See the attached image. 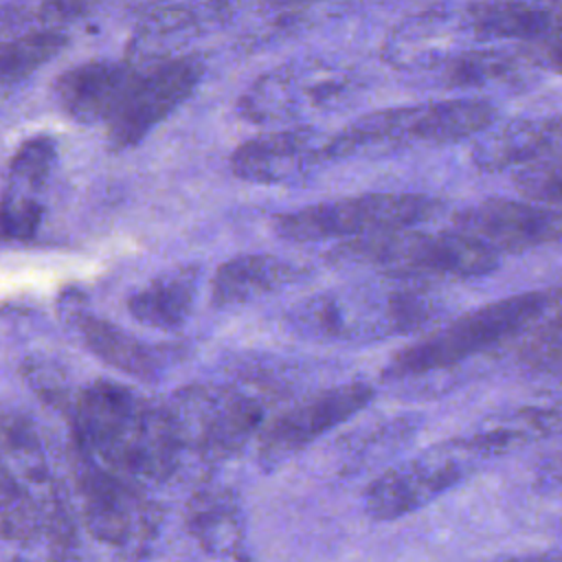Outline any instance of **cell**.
<instances>
[{"label": "cell", "mask_w": 562, "mask_h": 562, "mask_svg": "<svg viewBox=\"0 0 562 562\" xmlns=\"http://www.w3.org/2000/svg\"><path fill=\"white\" fill-rule=\"evenodd\" d=\"M72 323L88 351L116 371L136 378H154L160 371L158 353L114 323L83 312L75 314Z\"/></svg>", "instance_id": "20"}, {"label": "cell", "mask_w": 562, "mask_h": 562, "mask_svg": "<svg viewBox=\"0 0 562 562\" xmlns=\"http://www.w3.org/2000/svg\"><path fill=\"white\" fill-rule=\"evenodd\" d=\"M525 66L529 64L516 48H476L450 53L437 70L441 83L448 88H487L518 83Z\"/></svg>", "instance_id": "21"}, {"label": "cell", "mask_w": 562, "mask_h": 562, "mask_svg": "<svg viewBox=\"0 0 562 562\" xmlns=\"http://www.w3.org/2000/svg\"><path fill=\"white\" fill-rule=\"evenodd\" d=\"M516 53L536 68H544L562 75V35L516 44Z\"/></svg>", "instance_id": "29"}, {"label": "cell", "mask_w": 562, "mask_h": 562, "mask_svg": "<svg viewBox=\"0 0 562 562\" xmlns=\"http://www.w3.org/2000/svg\"><path fill=\"white\" fill-rule=\"evenodd\" d=\"M542 485H549L553 490H562V454L551 457L549 461L542 463L540 474H538Z\"/></svg>", "instance_id": "31"}, {"label": "cell", "mask_w": 562, "mask_h": 562, "mask_svg": "<svg viewBox=\"0 0 562 562\" xmlns=\"http://www.w3.org/2000/svg\"><path fill=\"white\" fill-rule=\"evenodd\" d=\"M301 279V268L274 255H239L217 266L211 279V303L233 307L268 296Z\"/></svg>", "instance_id": "18"}, {"label": "cell", "mask_w": 562, "mask_h": 562, "mask_svg": "<svg viewBox=\"0 0 562 562\" xmlns=\"http://www.w3.org/2000/svg\"><path fill=\"white\" fill-rule=\"evenodd\" d=\"M329 259L417 283L474 279L494 272L501 263L498 252L457 228L441 233L397 228L347 239L329 250Z\"/></svg>", "instance_id": "3"}, {"label": "cell", "mask_w": 562, "mask_h": 562, "mask_svg": "<svg viewBox=\"0 0 562 562\" xmlns=\"http://www.w3.org/2000/svg\"><path fill=\"white\" fill-rule=\"evenodd\" d=\"M441 202L422 193H362L281 213L272 231L288 241L358 239L413 228L435 217Z\"/></svg>", "instance_id": "5"}, {"label": "cell", "mask_w": 562, "mask_h": 562, "mask_svg": "<svg viewBox=\"0 0 562 562\" xmlns=\"http://www.w3.org/2000/svg\"><path fill=\"white\" fill-rule=\"evenodd\" d=\"M138 66L116 59H92L68 68L55 81V99L77 123H110L132 90Z\"/></svg>", "instance_id": "13"}, {"label": "cell", "mask_w": 562, "mask_h": 562, "mask_svg": "<svg viewBox=\"0 0 562 562\" xmlns=\"http://www.w3.org/2000/svg\"><path fill=\"white\" fill-rule=\"evenodd\" d=\"M202 75L204 64L193 55H178L140 70L123 105L108 123V147L125 151L138 145L195 92Z\"/></svg>", "instance_id": "8"}, {"label": "cell", "mask_w": 562, "mask_h": 562, "mask_svg": "<svg viewBox=\"0 0 562 562\" xmlns=\"http://www.w3.org/2000/svg\"><path fill=\"white\" fill-rule=\"evenodd\" d=\"M562 292L531 290L485 303L400 349L384 369L393 380L454 367L505 340L527 334L560 301Z\"/></svg>", "instance_id": "4"}, {"label": "cell", "mask_w": 562, "mask_h": 562, "mask_svg": "<svg viewBox=\"0 0 562 562\" xmlns=\"http://www.w3.org/2000/svg\"><path fill=\"white\" fill-rule=\"evenodd\" d=\"M452 228L474 237L494 252H525L562 239V211L538 202L487 198L461 209Z\"/></svg>", "instance_id": "11"}, {"label": "cell", "mask_w": 562, "mask_h": 562, "mask_svg": "<svg viewBox=\"0 0 562 562\" xmlns=\"http://www.w3.org/2000/svg\"><path fill=\"white\" fill-rule=\"evenodd\" d=\"M373 400V389L364 382H347L321 391L274 417L259 437L261 463H281L312 441L351 419Z\"/></svg>", "instance_id": "10"}, {"label": "cell", "mask_w": 562, "mask_h": 562, "mask_svg": "<svg viewBox=\"0 0 562 562\" xmlns=\"http://www.w3.org/2000/svg\"><path fill=\"white\" fill-rule=\"evenodd\" d=\"M327 136L310 127H290L259 134L244 140L231 154V171L257 184L294 180L327 158Z\"/></svg>", "instance_id": "12"}, {"label": "cell", "mask_w": 562, "mask_h": 562, "mask_svg": "<svg viewBox=\"0 0 562 562\" xmlns=\"http://www.w3.org/2000/svg\"><path fill=\"white\" fill-rule=\"evenodd\" d=\"M40 514L31 494L13 479L9 468L2 474V533L9 540H29L37 533Z\"/></svg>", "instance_id": "26"}, {"label": "cell", "mask_w": 562, "mask_h": 562, "mask_svg": "<svg viewBox=\"0 0 562 562\" xmlns=\"http://www.w3.org/2000/svg\"><path fill=\"white\" fill-rule=\"evenodd\" d=\"M191 531L209 551H233L237 536V514L226 494H204L191 505Z\"/></svg>", "instance_id": "23"}, {"label": "cell", "mask_w": 562, "mask_h": 562, "mask_svg": "<svg viewBox=\"0 0 562 562\" xmlns=\"http://www.w3.org/2000/svg\"><path fill=\"white\" fill-rule=\"evenodd\" d=\"M463 31L518 44L562 35V0H479L461 13Z\"/></svg>", "instance_id": "16"}, {"label": "cell", "mask_w": 562, "mask_h": 562, "mask_svg": "<svg viewBox=\"0 0 562 562\" xmlns=\"http://www.w3.org/2000/svg\"><path fill=\"white\" fill-rule=\"evenodd\" d=\"M169 411L182 446L209 461L233 457L263 424L261 402L226 386H189L176 393Z\"/></svg>", "instance_id": "6"}, {"label": "cell", "mask_w": 562, "mask_h": 562, "mask_svg": "<svg viewBox=\"0 0 562 562\" xmlns=\"http://www.w3.org/2000/svg\"><path fill=\"white\" fill-rule=\"evenodd\" d=\"M441 312V299L415 281L413 285L351 288L310 296L294 305L290 325L307 338L380 340L422 331Z\"/></svg>", "instance_id": "2"}, {"label": "cell", "mask_w": 562, "mask_h": 562, "mask_svg": "<svg viewBox=\"0 0 562 562\" xmlns=\"http://www.w3.org/2000/svg\"><path fill=\"white\" fill-rule=\"evenodd\" d=\"M351 75L323 61H294L261 75L239 99L237 110L255 123L294 121L331 110L351 90Z\"/></svg>", "instance_id": "7"}, {"label": "cell", "mask_w": 562, "mask_h": 562, "mask_svg": "<svg viewBox=\"0 0 562 562\" xmlns=\"http://www.w3.org/2000/svg\"><path fill=\"white\" fill-rule=\"evenodd\" d=\"M558 156H562V114L496 123L472 149L474 167L487 173Z\"/></svg>", "instance_id": "14"}, {"label": "cell", "mask_w": 562, "mask_h": 562, "mask_svg": "<svg viewBox=\"0 0 562 562\" xmlns=\"http://www.w3.org/2000/svg\"><path fill=\"white\" fill-rule=\"evenodd\" d=\"M290 2H316V0H290Z\"/></svg>", "instance_id": "32"}, {"label": "cell", "mask_w": 562, "mask_h": 562, "mask_svg": "<svg viewBox=\"0 0 562 562\" xmlns=\"http://www.w3.org/2000/svg\"><path fill=\"white\" fill-rule=\"evenodd\" d=\"M79 443L114 470L165 479L184 448L169 406H160L116 382L97 380L72 402Z\"/></svg>", "instance_id": "1"}, {"label": "cell", "mask_w": 562, "mask_h": 562, "mask_svg": "<svg viewBox=\"0 0 562 562\" xmlns=\"http://www.w3.org/2000/svg\"><path fill=\"white\" fill-rule=\"evenodd\" d=\"M57 158V145L50 136H31L22 140L9 162L7 189L35 195L48 180Z\"/></svg>", "instance_id": "24"}, {"label": "cell", "mask_w": 562, "mask_h": 562, "mask_svg": "<svg viewBox=\"0 0 562 562\" xmlns=\"http://www.w3.org/2000/svg\"><path fill=\"white\" fill-rule=\"evenodd\" d=\"M426 457L406 461L380 474L367 490V512L375 520H395L446 494L468 474V457H474L463 441Z\"/></svg>", "instance_id": "9"}, {"label": "cell", "mask_w": 562, "mask_h": 562, "mask_svg": "<svg viewBox=\"0 0 562 562\" xmlns=\"http://www.w3.org/2000/svg\"><path fill=\"white\" fill-rule=\"evenodd\" d=\"M79 494L90 531L110 544H123L149 527L140 494L110 472L86 468L79 474Z\"/></svg>", "instance_id": "15"}, {"label": "cell", "mask_w": 562, "mask_h": 562, "mask_svg": "<svg viewBox=\"0 0 562 562\" xmlns=\"http://www.w3.org/2000/svg\"><path fill=\"white\" fill-rule=\"evenodd\" d=\"M68 37L59 29H33L29 33L15 35L2 44V88L9 90L11 86L24 81L33 75L40 66L50 61L64 46Z\"/></svg>", "instance_id": "22"}, {"label": "cell", "mask_w": 562, "mask_h": 562, "mask_svg": "<svg viewBox=\"0 0 562 562\" xmlns=\"http://www.w3.org/2000/svg\"><path fill=\"white\" fill-rule=\"evenodd\" d=\"M496 105L485 99H446L402 105V127L408 145L459 143L481 136L496 125Z\"/></svg>", "instance_id": "17"}, {"label": "cell", "mask_w": 562, "mask_h": 562, "mask_svg": "<svg viewBox=\"0 0 562 562\" xmlns=\"http://www.w3.org/2000/svg\"><path fill=\"white\" fill-rule=\"evenodd\" d=\"M198 279L200 272L195 266L167 270L127 299V312L147 327L173 331L182 327L193 312Z\"/></svg>", "instance_id": "19"}, {"label": "cell", "mask_w": 562, "mask_h": 562, "mask_svg": "<svg viewBox=\"0 0 562 562\" xmlns=\"http://www.w3.org/2000/svg\"><path fill=\"white\" fill-rule=\"evenodd\" d=\"M487 562H562V549L503 555V558H494V560H487Z\"/></svg>", "instance_id": "30"}, {"label": "cell", "mask_w": 562, "mask_h": 562, "mask_svg": "<svg viewBox=\"0 0 562 562\" xmlns=\"http://www.w3.org/2000/svg\"><path fill=\"white\" fill-rule=\"evenodd\" d=\"M42 222V204L31 193L4 189L2 198V235L7 241L31 239Z\"/></svg>", "instance_id": "28"}, {"label": "cell", "mask_w": 562, "mask_h": 562, "mask_svg": "<svg viewBox=\"0 0 562 562\" xmlns=\"http://www.w3.org/2000/svg\"><path fill=\"white\" fill-rule=\"evenodd\" d=\"M514 187L527 200L562 211V156L518 167Z\"/></svg>", "instance_id": "27"}, {"label": "cell", "mask_w": 562, "mask_h": 562, "mask_svg": "<svg viewBox=\"0 0 562 562\" xmlns=\"http://www.w3.org/2000/svg\"><path fill=\"white\" fill-rule=\"evenodd\" d=\"M520 358L533 371L562 373V296L551 312L525 334Z\"/></svg>", "instance_id": "25"}]
</instances>
